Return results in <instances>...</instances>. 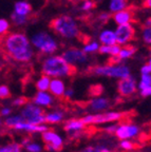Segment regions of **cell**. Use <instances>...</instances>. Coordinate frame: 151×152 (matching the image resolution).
I'll return each mask as SVG.
<instances>
[{"label": "cell", "instance_id": "1", "mask_svg": "<svg viewBox=\"0 0 151 152\" xmlns=\"http://www.w3.org/2000/svg\"><path fill=\"white\" fill-rule=\"evenodd\" d=\"M0 43L3 51L15 61L28 62L34 56V49L30 38L21 32L5 34Z\"/></svg>", "mask_w": 151, "mask_h": 152}, {"label": "cell", "instance_id": "2", "mask_svg": "<svg viewBox=\"0 0 151 152\" xmlns=\"http://www.w3.org/2000/svg\"><path fill=\"white\" fill-rule=\"evenodd\" d=\"M41 72L51 78H64L77 72V68L70 64L62 55H50L41 64Z\"/></svg>", "mask_w": 151, "mask_h": 152}, {"label": "cell", "instance_id": "3", "mask_svg": "<svg viewBox=\"0 0 151 152\" xmlns=\"http://www.w3.org/2000/svg\"><path fill=\"white\" fill-rule=\"evenodd\" d=\"M50 28L59 37L72 40L79 37L80 30L77 21L70 15H60L50 21Z\"/></svg>", "mask_w": 151, "mask_h": 152}, {"label": "cell", "instance_id": "4", "mask_svg": "<svg viewBox=\"0 0 151 152\" xmlns=\"http://www.w3.org/2000/svg\"><path fill=\"white\" fill-rule=\"evenodd\" d=\"M30 40H31L33 48H35L37 51L45 55L54 54L59 49V45L54 38V36H52L51 34L45 31L35 33Z\"/></svg>", "mask_w": 151, "mask_h": 152}, {"label": "cell", "instance_id": "5", "mask_svg": "<svg viewBox=\"0 0 151 152\" xmlns=\"http://www.w3.org/2000/svg\"><path fill=\"white\" fill-rule=\"evenodd\" d=\"M91 72L95 75L98 76H105V77H110V78H116L122 79L128 77L131 75L130 68L126 64H107L103 66H93L91 69Z\"/></svg>", "mask_w": 151, "mask_h": 152}, {"label": "cell", "instance_id": "6", "mask_svg": "<svg viewBox=\"0 0 151 152\" xmlns=\"http://www.w3.org/2000/svg\"><path fill=\"white\" fill-rule=\"evenodd\" d=\"M126 116L124 112L116 111H104L94 114H88L86 116L81 117L86 126H92V125H104V124H112L123 119Z\"/></svg>", "mask_w": 151, "mask_h": 152}, {"label": "cell", "instance_id": "7", "mask_svg": "<svg viewBox=\"0 0 151 152\" xmlns=\"http://www.w3.org/2000/svg\"><path fill=\"white\" fill-rule=\"evenodd\" d=\"M20 116L26 123L34 124V125L45 124V110L34 102H26L24 104L20 111Z\"/></svg>", "mask_w": 151, "mask_h": 152}, {"label": "cell", "instance_id": "8", "mask_svg": "<svg viewBox=\"0 0 151 152\" xmlns=\"http://www.w3.org/2000/svg\"><path fill=\"white\" fill-rule=\"evenodd\" d=\"M41 140L45 142V149L49 152H59L64 147V138L53 130L41 133Z\"/></svg>", "mask_w": 151, "mask_h": 152}, {"label": "cell", "instance_id": "9", "mask_svg": "<svg viewBox=\"0 0 151 152\" xmlns=\"http://www.w3.org/2000/svg\"><path fill=\"white\" fill-rule=\"evenodd\" d=\"M65 59L72 64L73 66L77 68L80 66H85L89 61V56L83 51V49H77V48H70L66 50L62 54Z\"/></svg>", "mask_w": 151, "mask_h": 152}, {"label": "cell", "instance_id": "10", "mask_svg": "<svg viewBox=\"0 0 151 152\" xmlns=\"http://www.w3.org/2000/svg\"><path fill=\"white\" fill-rule=\"evenodd\" d=\"M116 37V43L120 47L127 45L135 37V28L132 23H126L117 26L114 30Z\"/></svg>", "mask_w": 151, "mask_h": 152}, {"label": "cell", "instance_id": "11", "mask_svg": "<svg viewBox=\"0 0 151 152\" xmlns=\"http://www.w3.org/2000/svg\"><path fill=\"white\" fill-rule=\"evenodd\" d=\"M137 90V83L136 79L132 75L125 77V78L118 79L117 83V92L120 96L128 97L133 95Z\"/></svg>", "mask_w": 151, "mask_h": 152}, {"label": "cell", "instance_id": "12", "mask_svg": "<svg viewBox=\"0 0 151 152\" xmlns=\"http://www.w3.org/2000/svg\"><path fill=\"white\" fill-rule=\"evenodd\" d=\"M139 133V127L134 125V124H119L116 128L114 135L118 140H132L136 137Z\"/></svg>", "mask_w": 151, "mask_h": 152}, {"label": "cell", "instance_id": "13", "mask_svg": "<svg viewBox=\"0 0 151 152\" xmlns=\"http://www.w3.org/2000/svg\"><path fill=\"white\" fill-rule=\"evenodd\" d=\"M111 107V102L107 97L97 96L87 102V108L93 112H104Z\"/></svg>", "mask_w": 151, "mask_h": 152}, {"label": "cell", "instance_id": "14", "mask_svg": "<svg viewBox=\"0 0 151 152\" xmlns=\"http://www.w3.org/2000/svg\"><path fill=\"white\" fill-rule=\"evenodd\" d=\"M33 102L41 108H49L54 102V96L48 91H38L33 97Z\"/></svg>", "mask_w": 151, "mask_h": 152}, {"label": "cell", "instance_id": "15", "mask_svg": "<svg viewBox=\"0 0 151 152\" xmlns=\"http://www.w3.org/2000/svg\"><path fill=\"white\" fill-rule=\"evenodd\" d=\"M85 123L81 118H71L65 123L64 130L69 134H78L86 128Z\"/></svg>", "mask_w": 151, "mask_h": 152}, {"label": "cell", "instance_id": "16", "mask_svg": "<svg viewBox=\"0 0 151 152\" xmlns=\"http://www.w3.org/2000/svg\"><path fill=\"white\" fill-rule=\"evenodd\" d=\"M133 18H134V13L131 9H126L123 11H119L117 13H114L112 15V19L117 26L126 23H132Z\"/></svg>", "mask_w": 151, "mask_h": 152}, {"label": "cell", "instance_id": "17", "mask_svg": "<svg viewBox=\"0 0 151 152\" xmlns=\"http://www.w3.org/2000/svg\"><path fill=\"white\" fill-rule=\"evenodd\" d=\"M49 92L54 96V97H64L65 92H66V85L62 78H51L50 83Z\"/></svg>", "mask_w": 151, "mask_h": 152}, {"label": "cell", "instance_id": "18", "mask_svg": "<svg viewBox=\"0 0 151 152\" xmlns=\"http://www.w3.org/2000/svg\"><path fill=\"white\" fill-rule=\"evenodd\" d=\"M98 42H100L104 45H117V43H116V37H115V32H114V30H110V28H105V30H103V31L99 33Z\"/></svg>", "mask_w": 151, "mask_h": 152}, {"label": "cell", "instance_id": "19", "mask_svg": "<svg viewBox=\"0 0 151 152\" xmlns=\"http://www.w3.org/2000/svg\"><path fill=\"white\" fill-rule=\"evenodd\" d=\"M128 7H129V1L128 0H110L108 9L109 12L114 14V13H117L119 11L128 9Z\"/></svg>", "mask_w": 151, "mask_h": 152}, {"label": "cell", "instance_id": "20", "mask_svg": "<svg viewBox=\"0 0 151 152\" xmlns=\"http://www.w3.org/2000/svg\"><path fill=\"white\" fill-rule=\"evenodd\" d=\"M65 118V113L60 110L45 113V124L49 125H56V124L62 123Z\"/></svg>", "mask_w": 151, "mask_h": 152}, {"label": "cell", "instance_id": "21", "mask_svg": "<svg viewBox=\"0 0 151 152\" xmlns=\"http://www.w3.org/2000/svg\"><path fill=\"white\" fill-rule=\"evenodd\" d=\"M135 52H136V48L133 45H123V47H120L119 53L116 57H117L118 61H123V60L131 58L135 54Z\"/></svg>", "mask_w": 151, "mask_h": 152}, {"label": "cell", "instance_id": "22", "mask_svg": "<svg viewBox=\"0 0 151 152\" xmlns=\"http://www.w3.org/2000/svg\"><path fill=\"white\" fill-rule=\"evenodd\" d=\"M32 12V5L28 1H17L14 5V13L21 16H29Z\"/></svg>", "mask_w": 151, "mask_h": 152}, {"label": "cell", "instance_id": "23", "mask_svg": "<svg viewBox=\"0 0 151 152\" xmlns=\"http://www.w3.org/2000/svg\"><path fill=\"white\" fill-rule=\"evenodd\" d=\"M119 50H120V45H102L99 47L98 53L110 55V56H112V57H116L118 55V53H119Z\"/></svg>", "mask_w": 151, "mask_h": 152}, {"label": "cell", "instance_id": "24", "mask_svg": "<svg viewBox=\"0 0 151 152\" xmlns=\"http://www.w3.org/2000/svg\"><path fill=\"white\" fill-rule=\"evenodd\" d=\"M50 83H51V77L43 74V76H40L36 81V89L38 91H49Z\"/></svg>", "mask_w": 151, "mask_h": 152}, {"label": "cell", "instance_id": "25", "mask_svg": "<svg viewBox=\"0 0 151 152\" xmlns=\"http://www.w3.org/2000/svg\"><path fill=\"white\" fill-rule=\"evenodd\" d=\"M151 87V74H141V78L137 83V90L142 91Z\"/></svg>", "mask_w": 151, "mask_h": 152}, {"label": "cell", "instance_id": "26", "mask_svg": "<svg viewBox=\"0 0 151 152\" xmlns=\"http://www.w3.org/2000/svg\"><path fill=\"white\" fill-rule=\"evenodd\" d=\"M22 146L20 142H12L0 147V152H21Z\"/></svg>", "mask_w": 151, "mask_h": 152}, {"label": "cell", "instance_id": "27", "mask_svg": "<svg viewBox=\"0 0 151 152\" xmlns=\"http://www.w3.org/2000/svg\"><path fill=\"white\" fill-rule=\"evenodd\" d=\"M99 47H100V45H99L98 41H91V42L84 45L83 51L86 54H93V53L98 52Z\"/></svg>", "mask_w": 151, "mask_h": 152}, {"label": "cell", "instance_id": "28", "mask_svg": "<svg viewBox=\"0 0 151 152\" xmlns=\"http://www.w3.org/2000/svg\"><path fill=\"white\" fill-rule=\"evenodd\" d=\"M22 121V117L20 116V115H10L4 121V125L7 128L13 129L19 121Z\"/></svg>", "mask_w": 151, "mask_h": 152}, {"label": "cell", "instance_id": "29", "mask_svg": "<svg viewBox=\"0 0 151 152\" xmlns=\"http://www.w3.org/2000/svg\"><path fill=\"white\" fill-rule=\"evenodd\" d=\"M11 20L15 26H23L28 21V16H21V15H18L16 13L13 12V14L11 15Z\"/></svg>", "mask_w": 151, "mask_h": 152}, {"label": "cell", "instance_id": "30", "mask_svg": "<svg viewBox=\"0 0 151 152\" xmlns=\"http://www.w3.org/2000/svg\"><path fill=\"white\" fill-rule=\"evenodd\" d=\"M22 148H24L28 152H43V146L40 145V144H38L36 142H32V140L29 144H26V146H23Z\"/></svg>", "mask_w": 151, "mask_h": 152}, {"label": "cell", "instance_id": "31", "mask_svg": "<svg viewBox=\"0 0 151 152\" xmlns=\"http://www.w3.org/2000/svg\"><path fill=\"white\" fill-rule=\"evenodd\" d=\"M142 39L146 45H151V26H144L142 28Z\"/></svg>", "mask_w": 151, "mask_h": 152}, {"label": "cell", "instance_id": "32", "mask_svg": "<svg viewBox=\"0 0 151 152\" xmlns=\"http://www.w3.org/2000/svg\"><path fill=\"white\" fill-rule=\"evenodd\" d=\"M10 30V22L7 19H0V36H4Z\"/></svg>", "mask_w": 151, "mask_h": 152}, {"label": "cell", "instance_id": "33", "mask_svg": "<svg viewBox=\"0 0 151 152\" xmlns=\"http://www.w3.org/2000/svg\"><path fill=\"white\" fill-rule=\"evenodd\" d=\"M94 7H95V2L93 0H86V1H83V3L80 5V10L83 12H89Z\"/></svg>", "mask_w": 151, "mask_h": 152}, {"label": "cell", "instance_id": "34", "mask_svg": "<svg viewBox=\"0 0 151 152\" xmlns=\"http://www.w3.org/2000/svg\"><path fill=\"white\" fill-rule=\"evenodd\" d=\"M11 96V91H10L9 87L5 85L0 86V99H5Z\"/></svg>", "mask_w": 151, "mask_h": 152}, {"label": "cell", "instance_id": "35", "mask_svg": "<svg viewBox=\"0 0 151 152\" xmlns=\"http://www.w3.org/2000/svg\"><path fill=\"white\" fill-rule=\"evenodd\" d=\"M119 146L124 150H132L134 148V142H131V140H120Z\"/></svg>", "mask_w": 151, "mask_h": 152}, {"label": "cell", "instance_id": "36", "mask_svg": "<svg viewBox=\"0 0 151 152\" xmlns=\"http://www.w3.org/2000/svg\"><path fill=\"white\" fill-rule=\"evenodd\" d=\"M26 102H29V100L26 97H18V98H15V99L13 100L12 104L15 106V107H23Z\"/></svg>", "mask_w": 151, "mask_h": 152}, {"label": "cell", "instance_id": "37", "mask_svg": "<svg viewBox=\"0 0 151 152\" xmlns=\"http://www.w3.org/2000/svg\"><path fill=\"white\" fill-rule=\"evenodd\" d=\"M111 19V14L108 12H103L100 13V14L98 15V20L100 22H103V23H106V22H108L109 20Z\"/></svg>", "mask_w": 151, "mask_h": 152}, {"label": "cell", "instance_id": "38", "mask_svg": "<svg viewBox=\"0 0 151 152\" xmlns=\"http://www.w3.org/2000/svg\"><path fill=\"white\" fill-rule=\"evenodd\" d=\"M117 126H118L117 124L112 123L111 125H109V126H107V127H104V131L106 133H108V134H114V132H115Z\"/></svg>", "mask_w": 151, "mask_h": 152}, {"label": "cell", "instance_id": "39", "mask_svg": "<svg viewBox=\"0 0 151 152\" xmlns=\"http://www.w3.org/2000/svg\"><path fill=\"white\" fill-rule=\"evenodd\" d=\"M94 152H112V151L109 148H107L106 146L97 145L94 147Z\"/></svg>", "mask_w": 151, "mask_h": 152}, {"label": "cell", "instance_id": "40", "mask_svg": "<svg viewBox=\"0 0 151 152\" xmlns=\"http://www.w3.org/2000/svg\"><path fill=\"white\" fill-rule=\"evenodd\" d=\"M73 96H74V90H73V89H72V88L66 89V92H65L64 97L66 98V99H71Z\"/></svg>", "mask_w": 151, "mask_h": 152}, {"label": "cell", "instance_id": "41", "mask_svg": "<svg viewBox=\"0 0 151 152\" xmlns=\"http://www.w3.org/2000/svg\"><path fill=\"white\" fill-rule=\"evenodd\" d=\"M139 94H141L142 97H149V96H151V87L145 89V90L139 91Z\"/></svg>", "mask_w": 151, "mask_h": 152}, {"label": "cell", "instance_id": "42", "mask_svg": "<svg viewBox=\"0 0 151 152\" xmlns=\"http://www.w3.org/2000/svg\"><path fill=\"white\" fill-rule=\"evenodd\" d=\"M141 74H151V70H150V68L147 66V64H144V66L141 68Z\"/></svg>", "mask_w": 151, "mask_h": 152}, {"label": "cell", "instance_id": "43", "mask_svg": "<svg viewBox=\"0 0 151 152\" xmlns=\"http://www.w3.org/2000/svg\"><path fill=\"white\" fill-rule=\"evenodd\" d=\"M11 112H12L11 108H3L0 113H1V115H2V116H7H7H10V115H11Z\"/></svg>", "mask_w": 151, "mask_h": 152}, {"label": "cell", "instance_id": "44", "mask_svg": "<svg viewBox=\"0 0 151 152\" xmlns=\"http://www.w3.org/2000/svg\"><path fill=\"white\" fill-rule=\"evenodd\" d=\"M79 152H94V147L93 146H87V147L83 148Z\"/></svg>", "mask_w": 151, "mask_h": 152}, {"label": "cell", "instance_id": "45", "mask_svg": "<svg viewBox=\"0 0 151 152\" xmlns=\"http://www.w3.org/2000/svg\"><path fill=\"white\" fill-rule=\"evenodd\" d=\"M143 7H144L145 9L151 10V0H144V2H143Z\"/></svg>", "mask_w": 151, "mask_h": 152}, {"label": "cell", "instance_id": "46", "mask_svg": "<svg viewBox=\"0 0 151 152\" xmlns=\"http://www.w3.org/2000/svg\"><path fill=\"white\" fill-rule=\"evenodd\" d=\"M145 26H151V17H148V18L145 20Z\"/></svg>", "mask_w": 151, "mask_h": 152}, {"label": "cell", "instance_id": "47", "mask_svg": "<svg viewBox=\"0 0 151 152\" xmlns=\"http://www.w3.org/2000/svg\"><path fill=\"white\" fill-rule=\"evenodd\" d=\"M147 66L150 68V70H151V56H150V58H149V60H148V62H147Z\"/></svg>", "mask_w": 151, "mask_h": 152}, {"label": "cell", "instance_id": "48", "mask_svg": "<svg viewBox=\"0 0 151 152\" xmlns=\"http://www.w3.org/2000/svg\"><path fill=\"white\" fill-rule=\"evenodd\" d=\"M79 1H81V2H83V1H86V0H79Z\"/></svg>", "mask_w": 151, "mask_h": 152}]
</instances>
